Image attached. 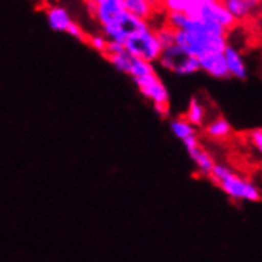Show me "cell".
Returning a JSON list of instances; mask_svg holds the SVG:
<instances>
[{
	"label": "cell",
	"mask_w": 262,
	"mask_h": 262,
	"mask_svg": "<svg viewBox=\"0 0 262 262\" xmlns=\"http://www.w3.org/2000/svg\"><path fill=\"white\" fill-rule=\"evenodd\" d=\"M46 2H50V0H46Z\"/></svg>",
	"instance_id": "cell-27"
},
{
	"label": "cell",
	"mask_w": 262,
	"mask_h": 262,
	"mask_svg": "<svg viewBox=\"0 0 262 262\" xmlns=\"http://www.w3.org/2000/svg\"><path fill=\"white\" fill-rule=\"evenodd\" d=\"M46 23H48V26L54 32H67V29L70 27L73 19L66 7L56 4L46 8Z\"/></svg>",
	"instance_id": "cell-8"
},
{
	"label": "cell",
	"mask_w": 262,
	"mask_h": 262,
	"mask_svg": "<svg viewBox=\"0 0 262 262\" xmlns=\"http://www.w3.org/2000/svg\"><path fill=\"white\" fill-rule=\"evenodd\" d=\"M110 60V64L116 69V70H119V72H122V73H127L129 75V70H130V66H132V59H134V56H130L127 51L126 53H122V54H116V56H110V57H106Z\"/></svg>",
	"instance_id": "cell-18"
},
{
	"label": "cell",
	"mask_w": 262,
	"mask_h": 262,
	"mask_svg": "<svg viewBox=\"0 0 262 262\" xmlns=\"http://www.w3.org/2000/svg\"><path fill=\"white\" fill-rule=\"evenodd\" d=\"M149 4H152L154 7H161L164 4V0H148Z\"/></svg>",
	"instance_id": "cell-25"
},
{
	"label": "cell",
	"mask_w": 262,
	"mask_h": 262,
	"mask_svg": "<svg viewBox=\"0 0 262 262\" xmlns=\"http://www.w3.org/2000/svg\"><path fill=\"white\" fill-rule=\"evenodd\" d=\"M96 2L97 11L94 19L99 23L100 29L113 26L126 14L124 0H96Z\"/></svg>",
	"instance_id": "cell-6"
},
{
	"label": "cell",
	"mask_w": 262,
	"mask_h": 262,
	"mask_svg": "<svg viewBox=\"0 0 262 262\" xmlns=\"http://www.w3.org/2000/svg\"><path fill=\"white\" fill-rule=\"evenodd\" d=\"M227 11L235 18V21L248 18L259 7L260 0H221Z\"/></svg>",
	"instance_id": "cell-11"
},
{
	"label": "cell",
	"mask_w": 262,
	"mask_h": 262,
	"mask_svg": "<svg viewBox=\"0 0 262 262\" xmlns=\"http://www.w3.org/2000/svg\"><path fill=\"white\" fill-rule=\"evenodd\" d=\"M126 51L138 59H143L146 62H158L161 54H162V45L158 38L156 29H152L151 26L140 30L134 35H130L126 43Z\"/></svg>",
	"instance_id": "cell-2"
},
{
	"label": "cell",
	"mask_w": 262,
	"mask_h": 262,
	"mask_svg": "<svg viewBox=\"0 0 262 262\" xmlns=\"http://www.w3.org/2000/svg\"><path fill=\"white\" fill-rule=\"evenodd\" d=\"M210 180H213L218 186L235 200H250V202H259L262 194L254 186L250 180H245L234 173L230 168L224 165H214L213 172L210 175Z\"/></svg>",
	"instance_id": "cell-1"
},
{
	"label": "cell",
	"mask_w": 262,
	"mask_h": 262,
	"mask_svg": "<svg viewBox=\"0 0 262 262\" xmlns=\"http://www.w3.org/2000/svg\"><path fill=\"white\" fill-rule=\"evenodd\" d=\"M248 137H250L251 145H253L259 152H262V129H260V127H256V129L250 130Z\"/></svg>",
	"instance_id": "cell-23"
},
{
	"label": "cell",
	"mask_w": 262,
	"mask_h": 262,
	"mask_svg": "<svg viewBox=\"0 0 262 262\" xmlns=\"http://www.w3.org/2000/svg\"><path fill=\"white\" fill-rule=\"evenodd\" d=\"M224 56H226V64H227L229 75L232 76V78H237V80H245L246 75H248V70H246V64H245L240 51L237 48H234L232 45H229L224 51Z\"/></svg>",
	"instance_id": "cell-9"
},
{
	"label": "cell",
	"mask_w": 262,
	"mask_h": 262,
	"mask_svg": "<svg viewBox=\"0 0 262 262\" xmlns=\"http://www.w3.org/2000/svg\"><path fill=\"white\" fill-rule=\"evenodd\" d=\"M184 118H186L194 127H197V126L200 127L204 124V119H205V106L200 103L195 97L191 99V102L188 105V112H186V115H184Z\"/></svg>",
	"instance_id": "cell-16"
},
{
	"label": "cell",
	"mask_w": 262,
	"mask_h": 262,
	"mask_svg": "<svg viewBox=\"0 0 262 262\" xmlns=\"http://www.w3.org/2000/svg\"><path fill=\"white\" fill-rule=\"evenodd\" d=\"M192 18L195 19H205V21H211V23H218L223 27H226L227 30L232 29L235 26V18L227 11V8L224 7V4L221 0H213V2L204 5L200 8Z\"/></svg>",
	"instance_id": "cell-5"
},
{
	"label": "cell",
	"mask_w": 262,
	"mask_h": 262,
	"mask_svg": "<svg viewBox=\"0 0 262 262\" xmlns=\"http://www.w3.org/2000/svg\"><path fill=\"white\" fill-rule=\"evenodd\" d=\"M207 135L211 137V138H218V140H221V138H226L230 135V130H232V127H230V122L226 119V118H216L213 119L210 124L207 126Z\"/></svg>",
	"instance_id": "cell-14"
},
{
	"label": "cell",
	"mask_w": 262,
	"mask_h": 262,
	"mask_svg": "<svg viewBox=\"0 0 262 262\" xmlns=\"http://www.w3.org/2000/svg\"><path fill=\"white\" fill-rule=\"evenodd\" d=\"M199 64H200V70L205 72L207 75H210L211 78L224 80V78H229L230 76L229 70H227L224 53H213V54L200 57Z\"/></svg>",
	"instance_id": "cell-7"
},
{
	"label": "cell",
	"mask_w": 262,
	"mask_h": 262,
	"mask_svg": "<svg viewBox=\"0 0 262 262\" xmlns=\"http://www.w3.org/2000/svg\"><path fill=\"white\" fill-rule=\"evenodd\" d=\"M210 2L213 0H164L162 7L167 13H184L192 18L200 8Z\"/></svg>",
	"instance_id": "cell-10"
},
{
	"label": "cell",
	"mask_w": 262,
	"mask_h": 262,
	"mask_svg": "<svg viewBox=\"0 0 262 262\" xmlns=\"http://www.w3.org/2000/svg\"><path fill=\"white\" fill-rule=\"evenodd\" d=\"M151 73H154V67H152L151 62H146V60L138 59V57L132 59V66H130V70H129V75L132 76V80L142 78V76H146V75H151Z\"/></svg>",
	"instance_id": "cell-17"
},
{
	"label": "cell",
	"mask_w": 262,
	"mask_h": 262,
	"mask_svg": "<svg viewBox=\"0 0 262 262\" xmlns=\"http://www.w3.org/2000/svg\"><path fill=\"white\" fill-rule=\"evenodd\" d=\"M158 38L162 45V48H168V46H173L175 43V29H172L168 24L161 26L159 29H156Z\"/></svg>",
	"instance_id": "cell-19"
},
{
	"label": "cell",
	"mask_w": 262,
	"mask_h": 262,
	"mask_svg": "<svg viewBox=\"0 0 262 262\" xmlns=\"http://www.w3.org/2000/svg\"><path fill=\"white\" fill-rule=\"evenodd\" d=\"M126 53V46L122 43L118 41H108V46H106V51H105V57H110V56H116V54H122Z\"/></svg>",
	"instance_id": "cell-22"
},
{
	"label": "cell",
	"mask_w": 262,
	"mask_h": 262,
	"mask_svg": "<svg viewBox=\"0 0 262 262\" xmlns=\"http://www.w3.org/2000/svg\"><path fill=\"white\" fill-rule=\"evenodd\" d=\"M134 83L138 88V91L142 92V96L151 100L154 108H156V112L161 116H165L168 113V102H170V97H168V91L156 72L146 76H142V78H135Z\"/></svg>",
	"instance_id": "cell-3"
},
{
	"label": "cell",
	"mask_w": 262,
	"mask_h": 262,
	"mask_svg": "<svg viewBox=\"0 0 262 262\" xmlns=\"http://www.w3.org/2000/svg\"><path fill=\"white\" fill-rule=\"evenodd\" d=\"M170 129L175 134V137L180 138L181 142H184L186 138L195 135V127L191 124V122L186 118H175L170 122Z\"/></svg>",
	"instance_id": "cell-15"
},
{
	"label": "cell",
	"mask_w": 262,
	"mask_h": 262,
	"mask_svg": "<svg viewBox=\"0 0 262 262\" xmlns=\"http://www.w3.org/2000/svg\"><path fill=\"white\" fill-rule=\"evenodd\" d=\"M84 7L88 10V13L91 14L92 18L96 16V11H97V2L96 0H84Z\"/></svg>",
	"instance_id": "cell-24"
},
{
	"label": "cell",
	"mask_w": 262,
	"mask_h": 262,
	"mask_svg": "<svg viewBox=\"0 0 262 262\" xmlns=\"http://www.w3.org/2000/svg\"><path fill=\"white\" fill-rule=\"evenodd\" d=\"M188 154H189V158L192 159V162L195 164L197 170H199L200 173H202V175H205V177L210 178V175H211V172H213L214 165H216V164L213 162V158L210 156V154H208L205 149L200 148V145L195 146V148L188 149Z\"/></svg>",
	"instance_id": "cell-12"
},
{
	"label": "cell",
	"mask_w": 262,
	"mask_h": 262,
	"mask_svg": "<svg viewBox=\"0 0 262 262\" xmlns=\"http://www.w3.org/2000/svg\"><path fill=\"white\" fill-rule=\"evenodd\" d=\"M66 34H69L72 38H76V40H80V41H84V40H88L86 38V34H84V30H83V27L78 24V23H72L70 24V27L67 29V32Z\"/></svg>",
	"instance_id": "cell-21"
},
{
	"label": "cell",
	"mask_w": 262,
	"mask_h": 262,
	"mask_svg": "<svg viewBox=\"0 0 262 262\" xmlns=\"http://www.w3.org/2000/svg\"><path fill=\"white\" fill-rule=\"evenodd\" d=\"M158 62L168 72H173L177 75H192L200 70L199 59L184 53L178 45L168 46L162 50V54Z\"/></svg>",
	"instance_id": "cell-4"
},
{
	"label": "cell",
	"mask_w": 262,
	"mask_h": 262,
	"mask_svg": "<svg viewBox=\"0 0 262 262\" xmlns=\"http://www.w3.org/2000/svg\"><path fill=\"white\" fill-rule=\"evenodd\" d=\"M88 45L91 46L92 50L100 53V54H105L106 51V46H108V38H106L103 34H92L88 37Z\"/></svg>",
	"instance_id": "cell-20"
},
{
	"label": "cell",
	"mask_w": 262,
	"mask_h": 262,
	"mask_svg": "<svg viewBox=\"0 0 262 262\" xmlns=\"http://www.w3.org/2000/svg\"><path fill=\"white\" fill-rule=\"evenodd\" d=\"M56 2H57V4H59V2H60V0H56Z\"/></svg>",
	"instance_id": "cell-26"
},
{
	"label": "cell",
	"mask_w": 262,
	"mask_h": 262,
	"mask_svg": "<svg viewBox=\"0 0 262 262\" xmlns=\"http://www.w3.org/2000/svg\"><path fill=\"white\" fill-rule=\"evenodd\" d=\"M124 5H126L127 13L134 14L135 18L146 21V23H149V19L154 14V10H156V7L149 4L148 0H124Z\"/></svg>",
	"instance_id": "cell-13"
}]
</instances>
